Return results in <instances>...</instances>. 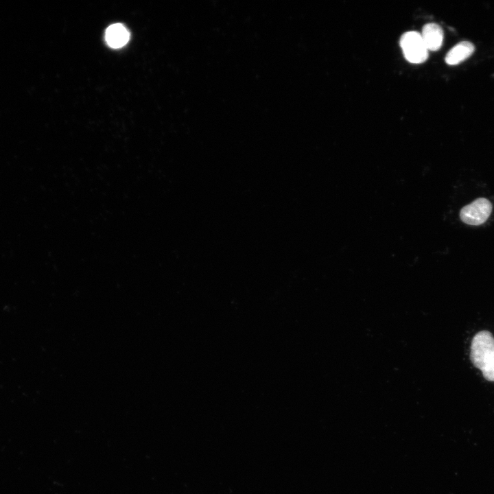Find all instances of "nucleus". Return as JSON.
<instances>
[{"label":"nucleus","mask_w":494,"mask_h":494,"mask_svg":"<svg viewBox=\"0 0 494 494\" xmlns=\"http://www.w3.org/2000/svg\"><path fill=\"white\" fill-rule=\"evenodd\" d=\"M400 46L405 59L411 63H423L428 58V49L418 32L404 33L400 38Z\"/></svg>","instance_id":"2"},{"label":"nucleus","mask_w":494,"mask_h":494,"mask_svg":"<svg viewBox=\"0 0 494 494\" xmlns=\"http://www.w3.org/2000/svg\"><path fill=\"white\" fill-rule=\"evenodd\" d=\"M421 35L428 51L438 50L443 45V32L437 23L425 24L423 27Z\"/></svg>","instance_id":"4"},{"label":"nucleus","mask_w":494,"mask_h":494,"mask_svg":"<svg viewBox=\"0 0 494 494\" xmlns=\"http://www.w3.org/2000/svg\"><path fill=\"white\" fill-rule=\"evenodd\" d=\"M474 49L473 43L469 41H462L448 51L445 60L449 65L458 64L469 58L473 53Z\"/></svg>","instance_id":"6"},{"label":"nucleus","mask_w":494,"mask_h":494,"mask_svg":"<svg viewBox=\"0 0 494 494\" xmlns=\"http://www.w3.org/2000/svg\"><path fill=\"white\" fill-rule=\"evenodd\" d=\"M491 211V202L486 198H480L464 207L460 212V217L467 224L480 225L487 220Z\"/></svg>","instance_id":"3"},{"label":"nucleus","mask_w":494,"mask_h":494,"mask_svg":"<svg viewBox=\"0 0 494 494\" xmlns=\"http://www.w3.org/2000/svg\"><path fill=\"white\" fill-rule=\"evenodd\" d=\"M470 359L488 381H494V337L488 331L477 333L471 340Z\"/></svg>","instance_id":"1"},{"label":"nucleus","mask_w":494,"mask_h":494,"mask_svg":"<svg viewBox=\"0 0 494 494\" xmlns=\"http://www.w3.org/2000/svg\"><path fill=\"white\" fill-rule=\"evenodd\" d=\"M105 39L112 48H120L124 46L130 39V33L121 23L110 25L106 30Z\"/></svg>","instance_id":"5"}]
</instances>
